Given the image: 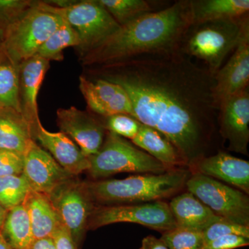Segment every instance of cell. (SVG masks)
<instances>
[{
    "mask_svg": "<svg viewBox=\"0 0 249 249\" xmlns=\"http://www.w3.org/2000/svg\"><path fill=\"white\" fill-rule=\"evenodd\" d=\"M93 77L120 85L133 116L160 132L189 168L217 142L215 75L178 49L93 67Z\"/></svg>",
    "mask_w": 249,
    "mask_h": 249,
    "instance_id": "6da1fadb",
    "label": "cell"
},
{
    "mask_svg": "<svg viewBox=\"0 0 249 249\" xmlns=\"http://www.w3.org/2000/svg\"><path fill=\"white\" fill-rule=\"evenodd\" d=\"M192 24L191 0H178L122 26L80 60L85 66H106L142 54L178 49Z\"/></svg>",
    "mask_w": 249,
    "mask_h": 249,
    "instance_id": "7a4b0ae2",
    "label": "cell"
},
{
    "mask_svg": "<svg viewBox=\"0 0 249 249\" xmlns=\"http://www.w3.org/2000/svg\"><path fill=\"white\" fill-rule=\"evenodd\" d=\"M191 175V170L185 167L122 179L88 181L86 185L96 206L142 204L163 201L179 194Z\"/></svg>",
    "mask_w": 249,
    "mask_h": 249,
    "instance_id": "3957f363",
    "label": "cell"
},
{
    "mask_svg": "<svg viewBox=\"0 0 249 249\" xmlns=\"http://www.w3.org/2000/svg\"><path fill=\"white\" fill-rule=\"evenodd\" d=\"M243 18L192 24L183 35L178 49L187 56L201 62L216 75L238 44Z\"/></svg>",
    "mask_w": 249,
    "mask_h": 249,
    "instance_id": "277c9868",
    "label": "cell"
},
{
    "mask_svg": "<svg viewBox=\"0 0 249 249\" xmlns=\"http://www.w3.org/2000/svg\"><path fill=\"white\" fill-rule=\"evenodd\" d=\"M93 181L122 173L161 174L170 170L127 139L107 132L99 151L89 158Z\"/></svg>",
    "mask_w": 249,
    "mask_h": 249,
    "instance_id": "5b68a950",
    "label": "cell"
},
{
    "mask_svg": "<svg viewBox=\"0 0 249 249\" xmlns=\"http://www.w3.org/2000/svg\"><path fill=\"white\" fill-rule=\"evenodd\" d=\"M34 6L58 15L66 21L80 39V57L102 44L121 27L98 0H83L66 7L51 6L44 1H34Z\"/></svg>",
    "mask_w": 249,
    "mask_h": 249,
    "instance_id": "8992f818",
    "label": "cell"
},
{
    "mask_svg": "<svg viewBox=\"0 0 249 249\" xmlns=\"http://www.w3.org/2000/svg\"><path fill=\"white\" fill-rule=\"evenodd\" d=\"M63 22L58 15L34 6L4 31L1 49L11 60L20 65L32 58Z\"/></svg>",
    "mask_w": 249,
    "mask_h": 249,
    "instance_id": "52a82bcc",
    "label": "cell"
},
{
    "mask_svg": "<svg viewBox=\"0 0 249 249\" xmlns=\"http://www.w3.org/2000/svg\"><path fill=\"white\" fill-rule=\"evenodd\" d=\"M186 188L217 215L249 227L248 195L199 173H192L187 181Z\"/></svg>",
    "mask_w": 249,
    "mask_h": 249,
    "instance_id": "ba28073f",
    "label": "cell"
},
{
    "mask_svg": "<svg viewBox=\"0 0 249 249\" xmlns=\"http://www.w3.org/2000/svg\"><path fill=\"white\" fill-rule=\"evenodd\" d=\"M121 222L139 224L161 233L177 228L168 203L157 201L137 204L96 206L89 218L88 231Z\"/></svg>",
    "mask_w": 249,
    "mask_h": 249,
    "instance_id": "9c48e42d",
    "label": "cell"
},
{
    "mask_svg": "<svg viewBox=\"0 0 249 249\" xmlns=\"http://www.w3.org/2000/svg\"><path fill=\"white\" fill-rule=\"evenodd\" d=\"M48 196L62 224L79 248L88 232L89 218L96 206L86 181L73 177L60 183Z\"/></svg>",
    "mask_w": 249,
    "mask_h": 249,
    "instance_id": "30bf717a",
    "label": "cell"
},
{
    "mask_svg": "<svg viewBox=\"0 0 249 249\" xmlns=\"http://www.w3.org/2000/svg\"><path fill=\"white\" fill-rule=\"evenodd\" d=\"M218 132L229 151L248 155L249 87L226 98L218 106Z\"/></svg>",
    "mask_w": 249,
    "mask_h": 249,
    "instance_id": "8fae6325",
    "label": "cell"
},
{
    "mask_svg": "<svg viewBox=\"0 0 249 249\" xmlns=\"http://www.w3.org/2000/svg\"><path fill=\"white\" fill-rule=\"evenodd\" d=\"M56 122L88 159L99 151L107 134L99 116L75 107L58 109Z\"/></svg>",
    "mask_w": 249,
    "mask_h": 249,
    "instance_id": "7c38bea8",
    "label": "cell"
},
{
    "mask_svg": "<svg viewBox=\"0 0 249 249\" xmlns=\"http://www.w3.org/2000/svg\"><path fill=\"white\" fill-rule=\"evenodd\" d=\"M249 14L242 19L240 40L230 58L215 75L214 98L218 109L226 98L249 88Z\"/></svg>",
    "mask_w": 249,
    "mask_h": 249,
    "instance_id": "4fadbf2b",
    "label": "cell"
},
{
    "mask_svg": "<svg viewBox=\"0 0 249 249\" xmlns=\"http://www.w3.org/2000/svg\"><path fill=\"white\" fill-rule=\"evenodd\" d=\"M79 89L89 111L100 117L124 114L133 116L128 95L120 85L93 77H80Z\"/></svg>",
    "mask_w": 249,
    "mask_h": 249,
    "instance_id": "5bb4252c",
    "label": "cell"
},
{
    "mask_svg": "<svg viewBox=\"0 0 249 249\" xmlns=\"http://www.w3.org/2000/svg\"><path fill=\"white\" fill-rule=\"evenodd\" d=\"M23 175L32 191L47 195L74 177L62 168L36 142H31L24 152Z\"/></svg>",
    "mask_w": 249,
    "mask_h": 249,
    "instance_id": "9a60e30c",
    "label": "cell"
},
{
    "mask_svg": "<svg viewBox=\"0 0 249 249\" xmlns=\"http://www.w3.org/2000/svg\"><path fill=\"white\" fill-rule=\"evenodd\" d=\"M192 173H199L249 194V162L218 150L206 156L189 167Z\"/></svg>",
    "mask_w": 249,
    "mask_h": 249,
    "instance_id": "2e32d148",
    "label": "cell"
},
{
    "mask_svg": "<svg viewBox=\"0 0 249 249\" xmlns=\"http://www.w3.org/2000/svg\"><path fill=\"white\" fill-rule=\"evenodd\" d=\"M49 61L34 55L19 65V98L21 113L36 134L41 124L37 110V94L49 68Z\"/></svg>",
    "mask_w": 249,
    "mask_h": 249,
    "instance_id": "e0dca14e",
    "label": "cell"
},
{
    "mask_svg": "<svg viewBox=\"0 0 249 249\" xmlns=\"http://www.w3.org/2000/svg\"><path fill=\"white\" fill-rule=\"evenodd\" d=\"M37 141L42 148L72 176L78 177L89 169V159L63 132H49L40 124L36 131V142Z\"/></svg>",
    "mask_w": 249,
    "mask_h": 249,
    "instance_id": "ac0fdd59",
    "label": "cell"
},
{
    "mask_svg": "<svg viewBox=\"0 0 249 249\" xmlns=\"http://www.w3.org/2000/svg\"><path fill=\"white\" fill-rule=\"evenodd\" d=\"M168 205L178 229L202 232L211 224L224 219L188 191L173 196Z\"/></svg>",
    "mask_w": 249,
    "mask_h": 249,
    "instance_id": "d6986e66",
    "label": "cell"
},
{
    "mask_svg": "<svg viewBox=\"0 0 249 249\" xmlns=\"http://www.w3.org/2000/svg\"><path fill=\"white\" fill-rule=\"evenodd\" d=\"M33 142L35 134L22 113L0 107V148L24 155Z\"/></svg>",
    "mask_w": 249,
    "mask_h": 249,
    "instance_id": "ffe728a7",
    "label": "cell"
},
{
    "mask_svg": "<svg viewBox=\"0 0 249 249\" xmlns=\"http://www.w3.org/2000/svg\"><path fill=\"white\" fill-rule=\"evenodd\" d=\"M23 205L29 214L34 239L53 237L62 222L48 195L31 190Z\"/></svg>",
    "mask_w": 249,
    "mask_h": 249,
    "instance_id": "44dd1931",
    "label": "cell"
},
{
    "mask_svg": "<svg viewBox=\"0 0 249 249\" xmlns=\"http://www.w3.org/2000/svg\"><path fill=\"white\" fill-rule=\"evenodd\" d=\"M131 142L169 170L187 167L173 144L163 134L149 126L142 124Z\"/></svg>",
    "mask_w": 249,
    "mask_h": 249,
    "instance_id": "7402d4cb",
    "label": "cell"
},
{
    "mask_svg": "<svg viewBox=\"0 0 249 249\" xmlns=\"http://www.w3.org/2000/svg\"><path fill=\"white\" fill-rule=\"evenodd\" d=\"M193 24L235 20L249 13V0H191Z\"/></svg>",
    "mask_w": 249,
    "mask_h": 249,
    "instance_id": "603a6c76",
    "label": "cell"
},
{
    "mask_svg": "<svg viewBox=\"0 0 249 249\" xmlns=\"http://www.w3.org/2000/svg\"><path fill=\"white\" fill-rule=\"evenodd\" d=\"M120 27L145 15L168 7L164 1L149 0H98Z\"/></svg>",
    "mask_w": 249,
    "mask_h": 249,
    "instance_id": "cb8c5ba5",
    "label": "cell"
},
{
    "mask_svg": "<svg viewBox=\"0 0 249 249\" xmlns=\"http://www.w3.org/2000/svg\"><path fill=\"white\" fill-rule=\"evenodd\" d=\"M0 231L13 249H24L34 240L30 219L23 204L8 211Z\"/></svg>",
    "mask_w": 249,
    "mask_h": 249,
    "instance_id": "d4e9b609",
    "label": "cell"
},
{
    "mask_svg": "<svg viewBox=\"0 0 249 249\" xmlns=\"http://www.w3.org/2000/svg\"><path fill=\"white\" fill-rule=\"evenodd\" d=\"M19 84V65L0 49V107L21 112Z\"/></svg>",
    "mask_w": 249,
    "mask_h": 249,
    "instance_id": "484cf974",
    "label": "cell"
},
{
    "mask_svg": "<svg viewBox=\"0 0 249 249\" xmlns=\"http://www.w3.org/2000/svg\"><path fill=\"white\" fill-rule=\"evenodd\" d=\"M80 45V39L73 28L64 20L45 43L39 49L36 55L50 62L62 61L63 51L68 47H76Z\"/></svg>",
    "mask_w": 249,
    "mask_h": 249,
    "instance_id": "4316f807",
    "label": "cell"
},
{
    "mask_svg": "<svg viewBox=\"0 0 249 249\" xmlns=\"http://www.w3.org/2000/svg\"><path fill=\"white\" fill-rule=\"evenodd\" d=\"M31 190L23 174L0 177V204L9 211L22 204Z\"/></svg>",
    "mask_w": 249,
    "mask_h": 249,
    "instance_id": "83f0119b",
    "label": "cell"
},
{
    "mask_svg": "<svg viewBox=\"0 0 249 249\" xmlns=\"http://www.w3.org/2000/svg\"><path fill=\"white\" fill-rule=\"evenodd\" d=\"M160 239L170 249H203L204 246L202 232L178 228L162 233Z\"/></svg>",
    "mask_w": 249,
    "mask_h": 249,
    "instance_id": "f1b7e54d",
    "label": "cell"
},
{
    "mask_svg": "<svg viewBox=\"0 0 249 249\" xmlns=\"http://www.w3.org/2000/svg\"><path fill=\"white\" fill-rule=\"evenodd\" d=\"M100 119L107 132L130 141L137 135L142 125L140 121L128 114H114Z\"/></svg>",
    "mask_w": 249,
    "mask_h": 249,
    "instance_id": "f546056e",
    "label": "cell"
},
{
    "mask_svg": "<svg viewBox=\"0 0 249 249\" xmlns=\"http://www.w3.org/2000/svg\"><path fill=\"white\" fill-rule=\"evenodd\" d=\"M30 0H0V30L4 31L33 7Z\"/></svg>",
    "mask_w": 249,
    "mask_h": 249,
    "instance_id": "4dcf8cb0",
    "label": "cell"
},
{
    "mask_svg": "<svg viewBox=\"0 0 249 249\" xmlns=\"http://www.w3.org/2000/svg\"><path fill=\"white\" fill-rule=\"evenodd\" d=\"M204 244L222 236L237 235L249 238V227L222 219L211 224L202 232Z\"/></svg>",
    "mask_w": 249,
    "mask_h": 249,
    "instance_id": "1f68e13d",
    "label": "cell"
},
{
    "mask_svg": "<svg viewBox=\"0 0 249 249\" xmlns=\"http://www.w3.org/2000/svg\"><path fill=\"white\" fill-rule=\"evenodd\" d=\"M24 155L0 148V177L23 174Z\"/></svg>",
    "mask_w": 249,
    "mask_h": 249,
    "instance_id": "d6a6232c",
    "label": "cell"
},
{
    "mask_svg": "<svg viewBox=\"0 0 249 249\" xmlns=\"http://www.w3.org/2000/svg\"><path fill=\"white\" fill-rule=\"evenodd\" d=\"M249 245V238L243 236L230 235L218 237L204 244L203 249H236Z\"/></svg>",
    "mask_w": 249,
    "mask_h": 249,
    "instance_id": "836d02e7",
    "label": "cell"
},
{
    "mask_svg": "<svg viewBox=\"0 0 249 249\" xmlns=\"http://www.w3.org/2000/svg\"><path fill=\"white\" fill-rule=\"evenodd\" d=\"M52 237L56 249H78L71 234L62 223L55 231Z\"/></svg>",
    "mask_w": 249,
    "mask_h": 249,
    "instance_id": "e575fe53",
    "label": "cell"
},
{
    "mask_svg": "<svg viewBox=\"0 0 249 249\" xmlns=\"http://www.w3.org/2000/svg\"><path fill=\"white\" fill-rule=\"evenodd\" d=\"M140 249H170L161 239L148 235L142 239Z\"/></svg>",
    "mask_w": 249,
    "mask_h": 249,
    "instance_id": "d590c367",
    "label": "cell"
},
{
    "mask_svg": "<svg viewBox=\"0 0 249 249\" xmlns=\"http://www.w3.org/2000/svg\"><path fill=\"white\" fill-rule=\"evenodd\" d=\"M24 249H56L53 237L34 239Z\"/></svg>",
    "mask_w": 249,
    "mask_h": 249,
    "instance_id": "8d00e7d4",
    "label": "cell"
},
{
    "mask_svg": "<svg viewBox=\"0 0 249 249\" xmlns=\"http://www.w3.org/2000/svg\"><path fill=\"white\" fill-rule=\"evenodd\" d=\"M8 210L0 204V231L4 225L5 219H6V215H7Z\"/></svg>",
    "mask_w": 249,
    "mask_h": 249,
    "instance_id": "74e56055",
    "label": "cell"
},
{
    "mask_svg": "<svg viewBox=\"0 0 249 249\" xmlns=\"http://www.w3.org/2000/svg\"><path fill=\"white\" fill-rule=\"evenodd\" d=\"M0 249H13L5 241L0 231Z\"/></svg>",
    "mask_w": 249,
    "mask_h": 249,
    "instance_id": "f35d334b",
    "label": "cell"
},
{
    "mask_svg": "<svg viewBox=\"0 0 249 249\" xmlns=\"http://www.w3.org/2000/svg\"><path fill=\"white\" fill-rule=\"evenodd\" d=\"M4 31L0 30V49H1V45H2L3 40H4Z\"/></svg>",
    "mask_w": 249,
    "mask_h": 249,
    "instance_id": "ab89813d",
    "label": "cell"
}]
</instances>
